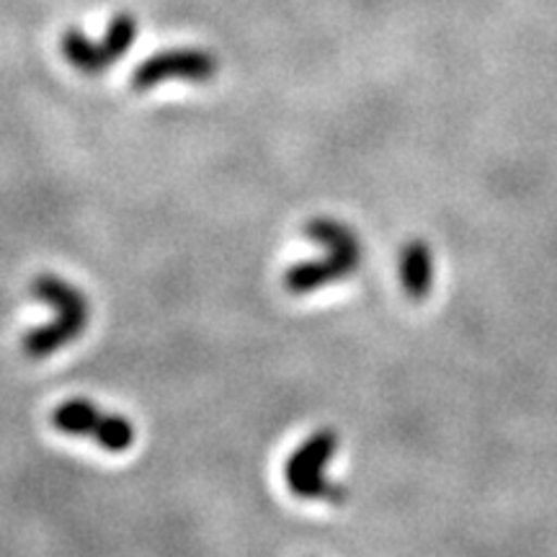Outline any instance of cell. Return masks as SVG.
Segmentation results:
<instances>
[{
	"instance_id": "277c9868",
	"label": "cell",
	"mask_w": 557,
	"mask_h": 557,
	"mask_svg": "<svg viewBox=\"0 0 557 557\" xmlns=\"http://www.w3.org/2000/svg\"><path fill=\"white\" fill-rule=\"evenodd\" d=\"M52 426L60 434L90 438L107 451H127L135 444V426L129 418L101 410L90 400H65L52 410Z\"/></svg>"
},
{
	"instance_id": "6da1fadb",
	"label": "cell",
	"mask_w": 557,
	"mask_h": 557,
	"mask_svg": "<svg viewBox=\"0 0 557 557\" xmlns=\"http://www.w3.org/2000/svg\"><path fill=\"white\" fill-rule=\"evenodd\" d=\"M305 235L323 246V256L320 259L297 261L284 271V289L289 295H310L320 287H329L341 278L354 276L364 261V248H361L359 235L354 233L346 222L318 218L305 225Z\"/></svg>"
},
{
	"instance_id": "7a4b0ae2",
	"label": "cell",
	"mask_w": 557,
	"mask_h": 557,
	"mask_svg": "<svg viewBox=\"0 0 557 557\" xmlns=\"http://www.w3.org/2000/svg\"><path fill=\"white\" fill-rule=\"evenodd\" d=\"M32 297L47 302L54 318L47 325H37L21 338V348L34 361L50 359L60 348L78 341L90 323V299L83 289L58 274H39L32 282Z\"/></svg>"
},
{
	"instance_id": "52a82bcc",
	"label": "cell",
	"mask_w": 557,
	"mask_h": 557,
	"mask_svg": "<svg viewBox=\"0 0 557 557\" xmlns=\"http://www.w3.org/2000/svg\"><path fill=\"white\" fill-rule=\"evenodd\" d=\"M400 284L410 299H426L434 287V253L426 240L406 243L400 253Z\"/></svg>"
},
{
	"instance_id": "8992f818",
	"label": "cell",
	"mask_w": 557,
	"mask_h": 557,
	"mask_svg": "<svg viewBox=\"0 0 557 557\" xmlns=\"http://www.w3.org/2000/svg\"><path fill=\"white\" fill-rule=\"evenodd\" d=\"M220 73L218 54L199 47H176L148 58L132 70V88L152 90L163 86L165 81H189L207 83Z\"/></svg>"
},
{
	"instance_id": "5b68a950",
	"label": "cell",
	"mask_w": 557,
	"mask_h": 557,
	"mask_svg": "<svg viewBox=\"0 0 557 557\" xmlns=\"http://www.w3.org/2000/svg\"><path fill=\"white\" fill-rule=\"evenodd\" d=\"M135 37L137 18L132 13H116L101 39H88L78 29H67L62 34L60 50L75 70L86 75H99L103 70L114 67L132 50Z\"/></svg>"
},
{
	"instance_id": "3957f363",
	"label": "cell",
	"mask_w": 557,
	"mask_h": 557,
	"mask_svg": "<svg viewBox=\"0 0 557 557\" xmlns=\"http://www.w3.org/2000/svg\"><path fill=\"white\" fill-rule=\"evenodd\" d=\"M338 451V434L333 429H318L305 438L284 462V483L297 498L344 504L348 491L325 478V468Z\"/></svg>"
}]
</instances>
